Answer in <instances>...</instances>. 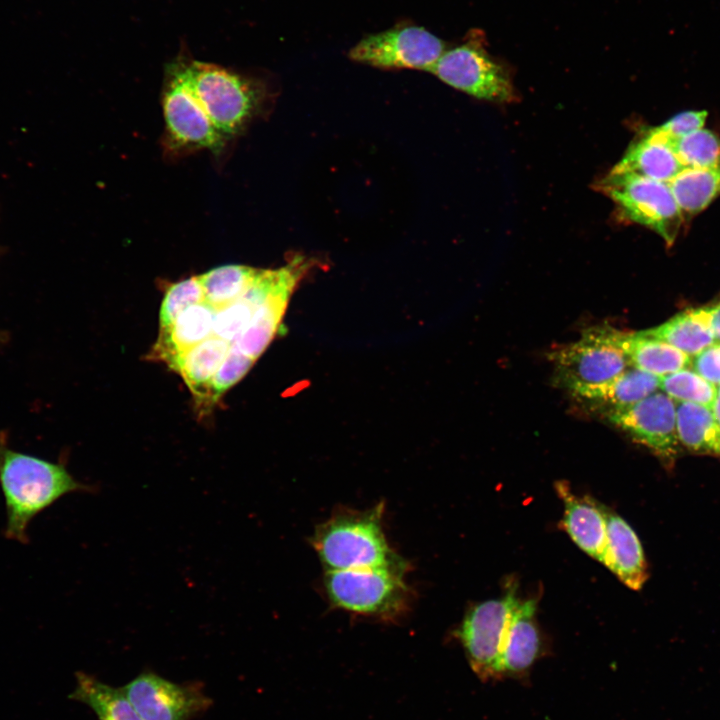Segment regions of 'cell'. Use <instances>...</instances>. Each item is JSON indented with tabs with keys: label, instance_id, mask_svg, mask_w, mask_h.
Returning a JSON list of instances; mask_svg holds the SVG:
<instances>
[{
	"label": "cell",
	"instance_id": "7",
	"mask_svg": "<svg viewBox=\"0 0 720 720\" xmlns=\"http://www.w3.org/2000/svg\"><path fill=\"white\" fill-rule=\"evenodd\" d=\"M484 40L481 32H472L466 42L445 50L429 72L473 97L513 102L516 93L510 74L489 54Z\"/></svg>",
	"mask_w": 720,
	"mask_h": 720
},
{
	"label": "cell",
	"instance_id": "34",
	"mask_svg": "<svg viewBox=\"0 0 720 720\" xmlns=\"http://www.w3.org/2000/svg\"><path fill=\"white\" fill-rule=\"evenodd\" d=\"M702 308L715 342H720V302Z\"/></svg>",
	"mask_w": 720,
	"mask_h": 720
},
{
	"label": "cell",
	"instance_id": "11",
	"mask_svg": "<svg viewBox=\"0 0 720 720\" xmlns=\"http://www.w3.org/2000/svg\"><path fill=\"white\" fill-rule=\"evenodd\" d=\"M677 402L662 391L626 407L602 413L608 422L650 449L664 463L672 464L681 444L676 424Z\"/></svg>",
	"mask_w": 720,
	"mask_h": 720
},
{
	"label": "cell",
	"instance_id": "24",
	"mask_svg": "<svg viewBox=\"0 0 720 720\" xmlns=\"http://www.w3.org/2000/svg\"><path fill=\"white\" fill-rule=\"evenodd\" d=\"M676 424L682 447L696 454L720 457V426L710 408L679 402Z\"/></svg>",
	"mask_w": 720,
	"mask_h": 720
},
{
	"label": "cell",
	"instance_id": "22",
	"mask_svg": "<svg viewBox=\"0 0 720 720\" xmlns=\"http://www.w3.org/2000/svg\"><path fill=\"white\" fill-rule=\"evenodd\" d=\"M75 678L76 686L69 698L88 706L98 720H143L121 688L82 671Z\"/></svg>",
	"mask_w": 720,
	"mask_h": 720
},
{
	"label": "cell",
	"instance_id": "31",
	"mask_svg": "<svg viewBox=\"0 0 720 720\" xmlns=\"http://www.w3.org/2000/svg\"><path fill=\"white\" fill-rule=\"evenodd\" d=\"M255 311L256 308L242 296L231 304L216 310L213 336L231 344L247 327Z\"/></svg>",
	"mask_w": 720,
	"mask_h": 720
},
{
	"label": "cell",
	"instance_id": "17",
	"mask_svg": "<svg viewBox=\"0 0 720 720\" xmlns=\"http://www.w3.org/2000/svg\"><path fill=\"white\" fill-rule=\"evenodd\" d=\"M614 341L630 366L658 377L691 365L692 357L643 331L624 332L615 328Z\"/></svg>",
	"mask_w": 720,
	"mask_h": 720
},
{
	"label": "cell",
	"instance_id": "4",
	"mask_svg": "<svg viewBox=\"0 0 720 720\" xmlns=\"http://www.w3.org/2000/svg\"><path fill=\"white\" fill-rule=\"evenodd\" d=\"M408 567L326 571L324 588L337 608L381 619H394L409 605L404 581Z\"/></svg>",
	"mask_w": 720,
	"mask_h": 720
},
{
	"label": "cell",
	"instance_id": "1",
	"mask_svg": "<svg viewBox=\"0 0 720 720\" xmlns=\"http://www.w3.org/2000/svg\"><path fill=\"white\" fill-rule=\"evenodd\" d=\"M0 489L6 510L4 535L28 542L30 522L67 494L92 492L77 481L64 463H55L0 445Z\"/></svg>",
	"mask_w": 720,
	"mask_h": 720
},
{
	"label": "cell",
	"instance_id": "8",
	"mask_svg": "<svg viewBox=\"0 0 720 720\" xmlns=\"http://www.w3.org/2000/svg\"><path fill=\"white\" fill-rule=\"evenodd\" d=\"M444 51V42L424 27L401 24L361 39L350 49L349 57L381 69L429 72Z\"/></svg>",
	"mask_w": 720,
	"mask_h": 720
},
{
	"label": "cell",
	"instance_id": "18",
	"mask_svg": "<svg viewBox=\"0 0 720 720\" xmlns=\"http://www.w3.org/2000/svg\"><path fill=\"white\" fill-rule=\"evenodd\" d=\"M659 390L660 377L629 366L604 383L581 388L571 394L578 400L603 408L605 412L634 404Z\"/></svg>",
	"mask_w": 720,
	"mask_h": 720
},
{
	"label": "cell",
	"instance_id": "20",
	"mask_svg": "<svg viewBox=\"0 0 720 720\" xmlns=\"http://www.w3.org/2000/svg\"><path fill=\"white\" fill-rule=\"evenodd\" d=\"M300 279L293 278L272 292L231 345L256 361L277 334L289 298Z\"/></svg>",
	"mask_w": 720,
	"mask_h": 720
},
{
	"label": "cell",
	"instance_id": "9",
	"mask_svg": "<svg viewBox=\"0 0 720 720\" xmlns=\"http://www.w3.org/2000/svg\"><path fill=\"white\" fill-rule=\"evenodd\" d=\"M519 601L512 589L481 602L467 612L457 631L472 670L482 680L497 678L508 624Z\"/></svg>",
	"mask_w": 720,
	"mask_h": 720
},
{
	"label": "cell",
	"instance_id": "2",
	"mask_svg": "<svg viewBox=\"0 0 720 720\" xmlns=\"http://www.w3.org/2000/svg\"><path fill=\"white\" fill-rule=\"evenodd\" d=\"M383 504L367 510H342L321 523L312 546L326 571L408 567L386 539Z\"/></svg>",
	"mask_w": 720,
	"mask_h": 720
},
{
	"label": "cell",
	"instance_id": "12",
	"mask_svg": "<svg viewBox=\"0 0 720 720\" xmlns=\"http://www.w3.org/2000/svg\"><path fill=\"white\" fill-rule=\"evenodd\" d=\"M143 720H192L213 704L199 682L175 683L143 671L121 687Z\"/></svg>",
	"mask_w": 720,
	"mask_h": 720
},
{
	"label": "cell",
	"instance_id": "3",
	"mask_svg": "<svg viewBox=\"0 0 720 720\" xmlns=\"http://www.w3.org/2000/svg\"><path fill=\"white\" fill-rule=\"evenodd\" d=\"M169 66L227 141L238 135L257 112L262 94L253 79L217 64L184 57Z\"/></svg>",
	"mask_w": 720,
	"mask_h": 720
},
{
	"label": "cell",
	"instance_id": "28",
	"mask_svg": "<svg viewBox=\"0 0 720 720\" xmlns=\"http://www.w3.org/2000/svg\"><path fill=\"white\" fill-rule=\"evenodd\" d=\"M671 143L684 168L720 166V138L708 129L701 128Z\"/></svg>",
	"mask_w": 720,
	"mask_h": 720
},
{
	"label": "cell",
	"instance_id": "35",
	"mask_svg": "<svg viewBox=\"0 0 720 720\" xmlns=\"http://www.w3.org/2000/svg\"><path fill=\"white\" fill-rule=\"evenodd\" d=\"M711 410L720 426V385L717 386V393Z\"/></svg>",
	"mask_w": 720,
	"mask_h": 720
},
{
	"label": "cell",
	"instance_id": "13",
	"mask_svg": "<svg viewBox=\"0 0 720 720\" xmlns=\"http://www.w3.org/2000/svg\"><path fill=\"white\" fill-rule=\"evenodd\" d=\"M536 600L519 601L506 631L500 656L497 678L525 675L542 651L536 624Z\"/></svg>",
	"mask_w": 720,
	"mask_h": 720
},
{
	"label": "cell",
	"instance_id": "10",
	"mask_svg": "<svg viewBox=\"0 0 720 720\" xmlns=\"http://www.w3.org/2000/svg\"><path fill=\"white\" fill-rule=\"evenodd\" d=\"M167 146L175 153L223 150L227 140L215 129L181 77L168 66L162 92Z\"/></svg>",
	"mask_w": 720,
	"mask_h": 720
},
{
	"label": "cell",
	"instance_id": "26",
	"mask_svg": "<svg viewBox=\"0 0 720 720\" xmlns=\"http://www.w3.org/2000/svg\"><path fill=\"white\" fill-rule=\"evenodd\" d=\"M257 270L246 265L228 264L198 275L204 301L215 310L231 304L244 294Z\"/></svg>",
	"mask_w": 720,
	"mask_h": 720
},
{
	"label": "cell",
	"instance_id": "16",
	"mask_svg": "<svg viewBox=\"0 0 720 720\" xmlns=\"http://www.w3.org/2000/svg\"><path fill=\"white\" fill-rule=\"evenodd\" d=\"M683 169L671 140L653 127L632 142L612 170L669 183Z\"/></svg>",
	"mask_w": 720,
	"mask_h": 720
},
{
	"label": "cell",
	"instance_id": "15",
	"mask_svg": "<svg viewBox=\"0 0 720 720\" xmlns=\"http://www.w3.org/2000/svg\"><path fill=\"white\" fill-rule=\"evenodd\" d=\"M606 553L604 565L625 585L640 590L648 579V568L641 542L632 527L604 506Z\"/></svg>",
	"mask_w": 720,
	"mask_h": 720
},
{
	"label": "cell",
	"instance_id": "21",
	"mask_svg": "<svg viewBox=\"0 0 720 720\" xmlns=\"http://www.w3.org/2000/svg\"><path fill=\"white\" fill-rule=\"evenodd\" d=\"M230 347L229 342L211 336L178 355L168 365L183 378L195 399L203 402L208 384Z\"/></svg>",
	"mask_w": 720,
	"mask_h": 720
},
{
	"label": "cell",
	"instance_id": "6",
	"mask_svg": "<svg viewBox=\"0 0 720 720\" xmlns=\"http://www.w3.org/2000/svg\"><path fill=\"white\" fill-rule=\"evenodd\" d=\"M614 327L598 325L585 329L580 338L553 350L549 359L555 382L569 392L604 383L630 364L615 344Z\"/></svg>",
	"mask_w": 720,
	"mask_h": 720
},
{
	"label": "cell",
	"instance_id": "14",
	"mask_svg": "<svg viewBox=\"0 0 720 720\" xmlns=\"http://www.w3.org/2000/svg\"><path fill=\"white\" fill-rule=\"evenodd\" d=\"M556 490L564 503L563 527L584 552L604 563L607 541L604 505L574 494L565 482H558Z\"/></svg>",
	"mask_w": 720,
	"mask_h": 720
},
{
	"label": "cell",
	"instance_id": "27",
	"mask_svg": "<svg viewBox=\"0 0 720 720\" xmlns=\"http://www.w3.org/2000/svg\"><path fill=\"white\" fill-rule=\"evenodd\" d=\"M660 390L676 402L712 408L717 386L687 367L660 377Z\"/></svg>",
	"mask_w": 720,
	"mask_h": 720
},
{
	"label": "cell",
	"instance_id": "19",
	"mask_svg": "<svg viewBox=\"0 0 720 720\" xmlns=\"http://www.w3.org/2000/svg\"><path fill=\"white\" fill-rule=\"evenodd\" d=\"M215 312L205 301L184 310L171 325L160 329L153 357L169 364L178 355L213 336Z\"/></svg>",
	"mask_w": 720,
	"mask_h": 720
},
{
	"label": "cell",
	"instance_id": "30",
	"mask_svg": "<svg viewBox=\"0 0 720 720\" xmlns=\"http://www.w3.org/2000/svg\"><path fill=\"white\" fill-rule=\"evenodd\" d=\"M254 362L255 360L231 345L226 357L208 384L203 402L214 403L217 401L246 375Z\"/></svg>",
	"mask_w": 720,
	"mask_h": 720
},
{
	"label": "cell",
	"instance_id": "5",
	"mask_svg": "<svg viewBox=\"0 0 720 720\" xmlns=\"http://www.w3.org/2000/svg\"><path fill=\"white\" fill-rule=\"evenodd\" d=\"M597 185L623 219L653 230L668 246L674 244L685 219L668 183L611 170Z\"/></svg>",
	"mask_w": 720,
	"mask_h": 720
},
{
	"label": "cell",
	"instance_id": "29",
	"mask_svg": "<svg viewBox=\"0 0 720 720\" xmlns=\"http://www.w3.org/2000/svg\"><path fill=\"white\" fill-rule=\"evenodd\" d=\"M204 301L198 276L172 284L166 290L159 312L160 329L171 325L187 308Z\"/></svg>",
	"mask_w": 720,
	"mask_h": 720
},
{
	"label": "cell",
	"instance_id": "33",
	"mask_svg": "<svg viewBox=\"0 0 720 720\" xmlns=\"http://www.w3.org/2000/svg\"><path fill=\"white\" fill-rule=\"evenodd\" d=\"M693 370L715 386L720 385V342H714L692 357Z\"/></svg>",
	"mask_w": 720,
	"mask_h": 720
},
{
	"label": "cell",
	"instance_id": "23",
	"mask_svg": "<svg viewBox=\"0 0 720 720\" xmlns=\"http://www.w3.org/2000/svg\"><path fill=\"white\" fill-rule=\"evenodd\" d=\"M643 332L670 344L690 357H694L715 342L702 307L680 312L666 322Z\"/></svg>",
	"mask_w": 720,
	"mask_h": 720
},
{
	"label": "cell",
	"instance_id": "25",
	"mask_svg": "<svg viewBox=\"0 0 720 720\" xmlns=\"http://www.w3.org/2000/svg\"><path fill=\"white\" fill-rule=\"evenodd\" d=\"M668 184L687 220L706 209L720 195V166L684 168Z\"/></svg>",
	"mask_w": 720,
	"mask_h": 720
},
{
	"label": "cell",
	"instance_id": "32",
	"mask_svg": "<svg viewBox=\"0 0 720 720\" xmlns=\"http://www.w3.org/2000/svg\"><path fill=\"white\" fill-rule=\"evenodd\" d=\"M707 115L704 110L684 111L657 126V129L669 140L674 141L703 128Z\"/></svg>",
	"mask_w": 720,
	"mask_h": 720
}]
</instances>
